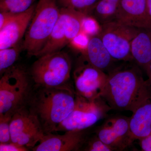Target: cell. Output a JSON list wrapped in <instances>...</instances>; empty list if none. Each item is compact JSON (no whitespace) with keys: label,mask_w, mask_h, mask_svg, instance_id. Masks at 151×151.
Here are the masks:
<instances>
[{"label":"cell","mask_w":151,"mask_h":151,"mask_svg":"<svg viewBox=\"0 0 151 151\" xmlns=\"http://www.w3.org/2000/svg\"><path fill=\"white\" fill-rule=\"evenodd\" d=\"M101 97L111 110L133 113L151 97V84L134 65L119 66L108 74Z\"/></svg>","instance_id":"cell-1"},{"label":"cell","mask_w":151,"mask_h":151,"mask_svg":"<svg viewBox=\"0 0 151 151\" xmlns=\"http://www.w3.org/2000/svg\"><path fill=\"white\" fill-rule=\"evenodd\" d=\"M75 91L70 86L57 88L34 87L27 107L40 123L45 134L53 133L73 111Z\"/></svg>","instance_id":"cell-2"},{"label":"cell","mask_w":151,"mask_h":151,"mask_svg":"<svg viewBox=\"0 0 151 151\" xmlns=\"http://www.w3.org/2000/svg\"><path fill=\"white\" fill-rule=\"evenodd\" d=\"M31 77L21 66L14 65L1 75L0 115L12 116L27 106L34 89Z\"/></svg>","instance_id":"cell-3"},{"label":"cell","mask_w":151,"mask_h":151,"mask_svg":"<svg viewBox=\"0 0 151 151\" xmlns=\"http://www.w3.org/2000/svg\"><path fill=\"white\" fill-rule=\"evenodd\" d=\"M71 70L70 56L60 51L38 57L31 68L34 87L57 88L69 86Z\"/></svg>","instance_id":"cell-4"},{"label":"cell","mask_w":151,"mask_h":151,"mask_svg":"<svg viewBox=\"0 0 151 151\" xmlns=\"http://www.w3.org/2000/svg\"><path fill=\"white\" fill-rule=\"evenodd\" d=\"M60 15L57 0H39L23 43L29 56H35L45 45Z\"/></svg>","instance_id":"cell-5"},{"label":"cell","mask_w":151,"mask_h":151,"mask_svg":"<svg viewBox=\"0 0 151 151\" xmlns=\"http://www.w3.org/2000/svg\"><path fill=\"white\" fill-rule=\"evenodd\" d=\"M111 110L102 97L89 100L76 95L73 111L57 127L55 132L86 130L105 118Z\"/></svg>","instance_id":"cell-6"},{"label":"cell","mask_w":151,"mask_h":151,"mask_svg":"<svg viewBox=\"0 0 151 151\" xmlns=\"http://www.w3.org/2000/svg\"><path fill=\"white\" fill-rule=\"evenodd\" d=\"M138 30L113 20L101 25L97 35L114 60L131 61H133L131 44Z\"/></svg>","instance_id":"cell-7"},{"label":"cell","mask_w":151,"mask_h":151,"mask_svg":"<svg viewBox=\"0 0 151 151\" xmlns=\"http://www.w3.org/2000/svg\"><path fill=\"white\" fill-rule=\"evenodd\" d=\"M76 95L89 100L101 97L108 74L90 64L83 56L73 73Z\"/></svg>","instance_id":"cell-8"},{"label":"cell","mask_w":151,"mask_h":151,"mask_svg":"<svg viewBox=\"0 0 151 151\" xmlns=\"http://www.w3.org/2000/svg\"><path fill=\"white\" fill-rule=\"evenodd\" d=\"M10 132L12 142L31 149L45 135L37 118L27 106L12 116Z\"/></svg>","instance_id":"cell-9"},{"label":"cell","mask_w":151,"mask_h":151,"mask_svg":"<svg viewBox=\"0 0 151 151\" xmlns=\"http://www.w3.org/2000/svg\"><path fill=\"white\" fill-rule=\"evenodd\" d=\"M129 119L120 115L106 118L96 130V134L113 151L124 150L134 142L130 134Z\"/></svg>","instance_id":"cell-10"},{"label":"cell","mask_w":151,"mask_h":151,"mask_svg":"<svg viewBox=\"0 0 151 151\" xmlns=\"http://www.w3.org/2000/svg\"><path fill=\"white\" fill-rule=\"evenodd\" d=\"M87 137L86 130L68 131L63 134L45 135L34 151H71L82 150Z\"/></svg>","instance_id":"cell-11"},{"label":"cell","mask_w":151,"mask_h":151,"mask_svg":"<svg viewBox=\"0 0 151 151\" xmlns=\"http://www.w3.org/2000/svg\"><path fill=\"white\" fill-rule=\"evenodd\" d=\"M114 20L137 28L151 29L147 0H121Z\"/></svg>","instance_id":"cell-12"},{"label":"cell","mask_w":151,"mask_h":151,"mask_svg":"<svg viewBox=\"0 0 151 151\" xmlns=\"http://www.w3.org/2000/svg\"><path fill=\"white\" fill-rule=\"evenodd\" d=\"M36 6L17 14L0 29V50L15 46L20 43L34 15Z\"/></svg>","instance_id":"cell-13"},{"label":"cell","mask_w":151,"mask_h":151,"mask_svg":"<svg viewBox=\"0 0 151 151\" xmlns=\"http://www.w3.org/2000/svg\"><path fill=\"white\" fill-rule=\"evenodd\" d=\"M70 9L61 8L60 15L48 40L35 55L39 57L44 55L61 51L68 44L66 40V24Z\"/></svg>","instance_id":"cell-14"},{"label":"cell","mask_w":151,"mask_h":151,"mask_svg":"<svg viewBox=\"0 0 151 151\" xmlns=\"http://www.w3.org/2000/svg\"><path fill=\"white\" fill-rule=\"evenodd\" d=\"M131 137L133 142L142 139L151 133V97L132 113L129 119Z\"/></svg>","instance_id":"cell-15"},{"label":"cell","mask_w":151,"mask_h":151,"mask_svg":"<svg viewBox=\"0 0 151 151\" xmlns=\"http://www.w3.org/2000/svg\"><path fill=\"white\" fill-rule=\"evenodd\" d=\"M82 54L90 64L104 71L115 60L97 35L90 37L87 47Z\"/></svg>","instance_id":"cell-16"},{"label":"cell","mask_w":151,"mask_h":151,"mask_svg":"<svg viewBox=\"0 0 151 151\" xmlns=\"http://www.w3.org/2000/svg\"><path fill=\"white\" fill-rule=\"evenodd\" d=\"M133 60L145 70L151 61V29H139L131 44Z\"/></svg>","instance_id":"cell-17"},{"label":"cell","mask_w":151,"mask_h":151,"mask_svg":"<svg viewBox=\"0 0 151 151\" xmlns=\"http://www.w3.org/2000/svg\"><path fill=\"white\" fill-rule=\"evenodd\" d=\"M121 0H98L92 11L101 25L114 20Z\"/></svg>","instance_id":"cell-18"},{"label":"cell","mask_w":151,"mask_h":151,"mask_svg":"<svg viewBox=\"0 0 151 151\" xmlns=\"http://www.w3.org/2000/svg\"><path fill=\"white\" fill-rule=\"evenodd\" d=\"M24 49L23 43L12 47L0 50V73L1 75L6 70L14 65L20 54Z\"/></svg>","instance_id":"cell-19"},{"label":"cell","mask_w":151,"mask_h":151,"mask_svg":"<svg viewBox=\"0 0 151 151\" xmlns=\"http://www.w3.org/2000/svg\"><path fill=\"white\" fill-rule=\"evenodd\" d=\"M36 0H0V12L20 14L27 11Z\"/></svg>","instance_id":"cell-20"},{"label":"cell","mask_w":151,"mask_h":151,"mask_svg":"<svg viewBox=\"0 0 151 151\" xmlns=\"http://www.w3.org/2000/svg\"><path fill=\"white\" fill-rule=\"evenodd\" d=\"M98 0H57L61 8L73 9L87 15L92 12Z\"/></svg>","instance_id":"cell-21"},{"label":"cell","mask_w":151,"mask_h":151,"mask_svg":"<svg viewBox=\"0 0 151 151\" xmlns=\"http://www.w3.org/2000/svg\"><path fill=\"white\" fill-rule=\"evenodd\" d=\"M82 149L86 151H113V149L102 142L95 134L87 137Z\"/></svg>","instance_id":"cell-22"},{"label":"cell","mask_w":151,"mask_h":151,"mask_svg":"<svg viewBox=\"0 0 151 151\" xmlns=\"http://www.w3.org/2000/svg\"><path fill=\"white\" fill-rule=\"evenodd\" d=\"M12 116L0 115V144L12 142L10 123Z\"/></svg>","instance_id":"cell-23"},{"label":"cell","mask_w":151,"mask_h":151,"mask_svg":"<svg viewBox=\"0 0 151 151\" xmlns=\"http://www.w3.org/2000/svg\"><path fill=\"white\" fill-rule=\"evenodd\" d=\"M100 28L101 25L99 24L96 19L87 15L84 17L82 23V31L89 37L98 35Z\"/></svg>","instance_id":"cell-24"},{"label":"cell","mask_w":151,"mask_h":151,"mask_svg":"<svg viewBox=\"0 0 151 151\" xmlns=\"http://www.w3.org/2000/svg\"><path fill=\"white\" fill-rule=\"evenodd\" d=\"M90 37L82 31L73 39L70 44L74 48L82 52L86 49Z\"/></svg>","instance_id":"cell-25"},{"label":"cell","mask_w":151,"mask_h":151,"mask_svg":"<svg viewBox=\"0 0 151 151\" xmlns=\"http://www.w3.org/2000/svg\"><path fill=\"white\" fill-rule=\"evenodd\" d=\"M29 149L26 147L13 142L6 144H0L1 151H27Z\"/></svg>","instance_id":"cell-26"},{"label":"cell","mask_w":151,"mask_h":151,"mask_svg":"<svg viewBox=\"0 0 151 151\" xmlns=\"http://www.w3.org/2000/svg\"><path fill=\"white\" fill-rule=\"evenodd\" d=\"M16 14L10 12H0V29L2 28L7 23L10 21Z\"/></svg>","instance_id":"cell-27"},{"label":"cell","mask_w":151,"mask_h":151,"mask_svg":"<svg viewBox=\"0 0 151 151\" xmlns=\"http://www.w3.org/2000/svg\"><path fill=\"white\" fill-rule=\"evenodd\" d=\"M139 141L142 151H151V133L148 136Z\"/></svg>","instance_id":"cell-28"},{"label":"cell","mask_w":151,"mask_h":151,"mask_svg":"<svg viewBox=\"0 0 151 151\" xmlns=\"http://www.w3.org/2000/svg\"><path fill=\"white\" fill-rule=\"evenodd\" d=\"M145 70L146 71L148 77V80L151 84V61L149 63L148 65L147 66V68Z\"/></svg>","instance_id":"cell-29"},{"label":"cell","mask_w":151,"mask_h":151,"mask_svg":"<svg viewBox=\"0 0 151 151\" xmlns=\"http://www.w3.org/2000/svg\"><path fill=\"white\" fill-rule=\"evenodd\" d=\"M147 6L148 12L151 18V0H147Z\"/></svg>","instance_id":"cell-30"}]
</instances>
